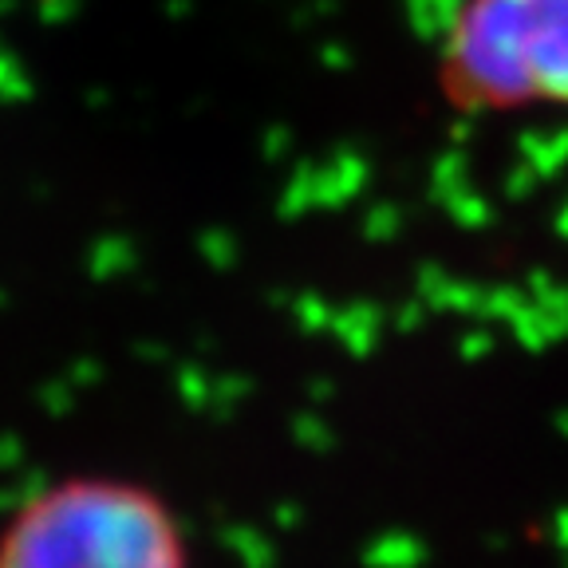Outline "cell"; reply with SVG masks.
Wrapping results in <instances>:
<instances>
[{
	"label": "cell",
	"instance_id": "1",
	"mask_svg": "<svg viewBox=\"0 0 568 568\" xmlns=\"http://www.w3.org/2000/svg\"><path fill=\"white\" fill-rule=\"evenodd\" d=\"M0 568H194L178 509L123 474H68L0 521Z\"/></svg>",
	"mask_w": 568,
	"mask_h": 568
},
{
	"label": "cell",
	"instance_id": "2",
	"mask_svg": "<svg viewBox=\"0 0 568 568\" xmlns=\"http://www.w3.org/2000/svg\"><path fill=\"white\" fill-rule=\"evenodd\" d=\"M435 83L454 115L568 111V0H462Z\"/></svg>",
	"mask_w": 568,
	"mask_h": 568
}]
</instances>
